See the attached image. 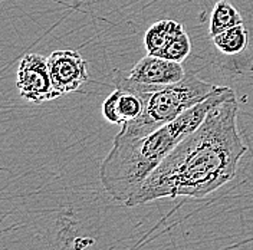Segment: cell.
<instances>
[{
	"label": "cell",
	"instance_id": "1",
	"mask_svg": "<svg viewBox=\"0 0 253 250\" xmlns=\"http://www.w3.org/2000/svg\"><path fill=\"white\" fill-rule=\"evenodd\" d=\"M237 112L239 102L232 92L174 148L126 206L177 197L202 200L232 181L248 151L239 132Z\"/></svg>",
	"mask_w": 253,
	"mask_h": 250
},
{
	"label": "cell",
	"instance_id": "2",
	"mask_svg": "<svg viewBox=\"0 0 253 250\" xmlns=\"http://www.w3.org/2000/svg\"><path fill=\"white\" fill-rule=\"evenodd\" d=\"M233 91L220 86L217 92L157 131L132 140H117L101 164L99 177L107 193L117 202L128 203L145 180L171 154L174 148L206 120L207 114Z\"/></svg>",
	"mask_w": 253,
	"mask_h": 250
},
{
	"label": "cell",
	"instance_id": "3",
	"mask_svg": "<svg viewBox=\"0 0 253 250\" xmlns=\"http://www.w3.org/2000/svg\"><path fill=\"white\" fill-rule=\"evenodd\" d=\"M219 89L220 86L206 82L193 72H189L177 83L167 85L145 95L141 115L121 125V131L115 138L132 140L145 137L175 121L184 112L206 101Z\"/></svg>",
	"mask_w": 253,
	"mask_h": 250
},
{
	"label": "cell",
	"instance_id": "4",
	"mask_svg": "<svg viewBox=\"0 0 253 250\" xmlns=\"http://www.w3.org/2000/svg\"><path fill=\"white\" fill-rule=\"evenodd\" d=\"M16 86L20 96L32 104H43L59 98L52 83L47 58L39 53H28L22 58L17 68Z\"/></svg>",
	"mask_w": 253,
	"mask_h": 250
},
{
	"label": "cell",
	"instance_id": "5",
	"mask_svg": "<svg viewBox=\"0 0 253 250\" xmlns=\"http://www.w3.org/2000/svg\"><path fill=\"white\" fill-rule=\"evenodd\" d=\"M52 83L59 96L78 91L88 81L86 61L78 50H55L47 56Z\"/></svg>",
	"mask_w": 253,
	"mask_h": 250
},
{
	"label": "cell",
	"instance_id": "6",
	"mask_svg": "<svg viewBox=\"0 0 253 250\" xmlns=\"http://www.w3.org/2000/svg\"><path fill=\"white\" fill-rule=\"evenodd\" d=\"M184 77L186 72L181 63L154 55H147L128 72V78L131 81L153 88H164L167 85H173Z\"/></svg>",
	"mask_w": 253,
	"mask_h": 250
},
{
	"label": "cell",
	"instance_id": "7",
	"mask_svg": "<svg viewBox=\"0 0 253 250\" xmlns=\"http://www.w3.org/2000/svg\"><path fill=\"white\" fill-rule=\"evenodd\" d=\"M144 111V101L137 94L115 88L102 104V115L111 124L124 125L135 120Z\"/></svg>",
	"mask_w": 253,
	"mask_h": 250
},
{
	"label": "cell",
	"instance_id": "8",
	"mask_svg": "<svg viewBox=\"0 0 253 250\" xmlns=\"http://www.w3.org/2000/svg\"><path fill=\"white\" fill-rule=\"evenodd\" d=\"M184 32V26L171 19L160 20L151 25L144 36V45L148 50V55L164 58V55L175 42V39Z\"/></svg>",
	"mask_w": 253,
	"mask_h": 250
},
{
	"label": "cell",
	"instance_id": "9",
	"mask_svg": "<svg viewBox=\"0 0 253 250\" xmlns=\"http://www.w3.org/2000/svg\"><path fill=\"white\" fill-rule=\"evenodd\" d=\"M243 19L242 15L239 13L236 7L226 0H219L211 12V17H210V28H209V33L210 36H216L221 32L227 31L230 28H235L237 25H242Z\"/></svg>",
	"mask_w": 253,
	"mask_h": 250
},
{
	"label": "cell",
	"instance_id": "10",
	"mask_svg": "<svg viewBox=\"0 0 253 250\" xmlns=\"http://www.w3.org/2000/svg\"><path fill=\"white\" fill-rule=\"evenodd\" d=\"M213 43L224 55H237L248 46L249 33L242 23L213 36Z\"/></svg>",
	"mask_w": 253,
	"mask_h": 250
}]
</instances>
